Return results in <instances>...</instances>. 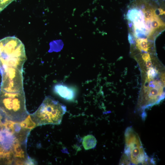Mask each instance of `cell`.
Listing matches in <instances>:
<instances>
[{
    "label": "cell",
    "instance_id": "1",
    "mask_svg": "<svg viewBox=\"0 0 165 165\" xmlns=\"http://www.w3.org/2000/svg\"><path fill=\"white\" fill-rule=\"evenodd\" d=\"M29 114L26 108L24 91L8 93L0 90V115L2 117L20 123Z\"/></svg>",
    "mask_w": 165,
    "mask_h": 165
},
{
    "label": "cell",
    "instance_id": "2",
    "mask_svg": "<svg viewBox=\"0 0 165 165\" xmlns=\"http://www.w3.org/2000/svg\"><path fill=\"white\" fill-rule=\"evenodd\" d=\"M26 59L24 46L19 38L9 36L0 40V67L23 70Z\"/></svg>",
    "mask_w": 165,
    "mask_h": 165
},
{
    "label": "cell",
    "instance_id": "3",
    "mask_svg": "<svg viewBox=\"0 0 165 165\" xmlns=\"http://www.w3.org/2000/svg\"><path fill=\"white\" fill-rule=\"evenodd\" d=\"M31 130L22 127L20 123L8 120L0 116V149L8 155H13L14 145L26 144Z\"/></svg>",
    "mask_w": 165,
    "mask_h": 165
},
{
    "label": "cell",
    "instance_id": "4",
    "mask_svg": "<svg viewBox=\"0 0 165 165\" xmlns=\"http://www.w3.org/2000/svg\"><path fill=\"white\" fill-rule=\"evenodd\" d=\"M66 111L64 105L48 96L37 110L30 116L36 126L50 124L59 125Z\"/></svg>",
    "mask_w": 165,
    "mask_h": 165
},
{
    "label": "cell",
    "instance_id": "5",
    "mask_svg": "<svg viewBox=\"0 0 165 165\" xmlns=\"http://www.w3.org/2000/svg\"><path fill=\"white\" fill-rule=\"evenodd\" d=\"M124 154L133 165L154 164L153 161L145 153L137 134L131 127H128L125 132Z\"/></svg>",
    "mask_w": 165,
    "mask_h": 165
},
{
    "label": "cell",
    "instance_id": "6",
    "mask_svg": "<svg viewBox=\"0 0 165 165\" xmlns=\"http://www.w3.org/2000/svg\"><path fill=\"white\" fill-rule=\"evenodd\" d=\"M23 72L13 67H0L2 77L0 90L8 93L24 91Z\"/></svg>",
    "mask_w": 165,
    "mask_h": 165
},
{
    "label": "cell",
    "instance_id": "7",
    "mask_svg": "<svg viewBox=\"0 0 165 165\" xmlns=\"http://www.w3.org/2000/svg\"><path fill=\"white\" fill-rule=\"evenodd\" d=\"M53 91L57 94L67 100H72L75 96V92L72 89L62 84H57L55 85Z\"/></svg>",
    "mask_w": 165,
    "mask_h": 165
},
{
    "label": "cell",
    "instance_id": "8",
    "mask_svg": "<svg viewBox=\"0 0 165 165\" xmlns=\"http://www.w3.org/2000/svg\"><path fill=\"white\" fill-rule=\"evenodd\" d=\"M97 142L96 138L92 135H88L82 138V145L86 150L94 148L96 145Z\"/></svg>",
    "mask_w": 165,
    "mask_h": 165
},
{
    "label": "cell",
    "instance_id": "9",
    "mask_svg": "<svg viewBox=\"0 0 165 165\" xmlns=\"http://www.w3.org/2000/svg\"><path fill=\"white\" fill-rule=\"evenodd\" d=\"M136 42V46L140 50L145 52H148L149 50V43L147 38L138 39Z\"/></svg>",
    "mask_w": 165,
    "mask_h": 165
},
{
    "label": "cell",
    "instance_id": "10",
    "mask_svg": "<svg viewBox=\"0 0 165 165\" xmlns=\"http://www.w3.org/2000/svg\"><path fill=\"white\" fill-rule=\"evenodd\" d=\"M20 123L22 127L30 130L37 127L36 124L32 120L30 114L25 120Z\"/></svg>",
    "mask_w": 165,
    "mask_h": 165
},
{
    "label": "cell",
    "instance_id": "11",
    "mask_svg": "<svg viewBox=\"0 0 165 165\" xmlns=\"http://www.w3.org/2000/svg\"><path fill=\"white\" fill-rule=\"evenodd\" d=\"M151 21V25L152 31H154L160 27L164 26V24L163 22L157 16L153 18Z\"/></svg>",
    "mask_w": 165,
    "mask_h": 165
},
{
    "label": "cell",
    "instance_id": "12",
    "mask_svg": "<svg viewBox=\"0 0 165 165\" xmlns=\"http://www.w3.org/2000/svg\"><path fill=\"white\" fill-rule=\"evenodd\" d=\"M144 18L146 21H148L157 15L155 12V10L151 8H147L144 9Z\"/></svg>",
    "mask_w": 165,
    "mask_h": 165
},
{
    "label": "cell",
    "instance_id": "13",
    "mask_svg": "<svg viewBox=\"0 0 165 165\" xmlns=\"http://www.w3.org/2000/svg\"><path fill=\"white\" fill-rule=\"evenodd\" d=\"M15 0H0V13Z\"/></svg>",
    "mask_w": 165,
    "mask_h": 165
},
{
    "label": "cell",
    "instance_id": "14",
    "mask_svg": "<svg viewBox=\"0 0 165 165\" xmlns=\"http://www.w3.org/2000/svg\"><path fill=\"white\" fill-rule=\"evenodd\" d=\"M131 163L128 157L125 154H124L120 161V165H130Z\"/></svg>",
    "mask_w": 165,
    "mask_h": 165
},
{
    "label": "cell",
    "instance_id": "15",
    "mask_svg": "<svg viewBox=\"0 0 165 165\" xmlns=\"http://www.w3.org/2000/svg\"><path fill=\"white\" fill-rule=\"evenodd\" d=\"M142 59L145 62L151 60V58L149 54L148 53H144L142 55Z\"/></svg>",
    "mask_w": 165,
    "mask_h": 165
},
{
    "label": "cell",
    "instance_id": "16",
    "mask_svg": "<svg viewBox=\"0 0 165 165\" xmlns=\"http://www.w3.org/2000/svg\"><path fill=\"white\" fill-rule=\"evenodd\" d=\"M158 12L159 15H162L165 14V11L161 8H159L158 9Z\"/></svg>",
    "mask_w": 165,
    "mask_h": 165
}]
</instances>
